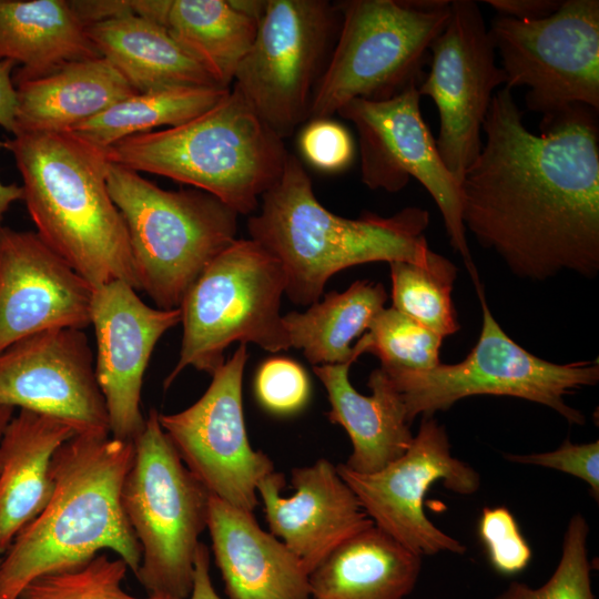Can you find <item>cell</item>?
<instances>
[{
    "label": "cell",
    "mask_w": 599,
    "mask_h": 599,
    "mask_svg": "<svg viewBox=\"0 0 599 599\" xmlns=\"http://www.w3.org/2000/svg\"><path fill=\"white\" fill-rule=\"evenodd\" d=\"M93 287L37 232L0 227V352L27 336L91 325Z\"/></svg>",
    "instance_id": "d6986e66"
},
{
    "label": "cell",
    "mask_w": 599,
    "mask_h": 599,
    "mask_svg": "<svg viewBox=\"0 0 599 599\" xmlns=\"http://www.w3.org/2000/svg\"><path fill=\"white\" fill-rule=\"evenodd\" d=\"M99 57L70 1L0 0V60L21 65L16 85Z\"/></svg>",
    "instance_id": "4316f807"
},
{
    "label": "cell",
    "mask_w": 599,
    "mask_h": 599,
    "mask_svg": "<svg viewBox=\"0 0 599 599\" xmlns=\"http://www.w3.org/2000/svg\"><path fill=\"white\" fill-rule=\"evenodd\" d=\"M4 148V141H0V149ZM22 187L17 184H3L0 181V227L4 214L9 210L10 205L17 201L22 200Z\"/></svg>",
    "instance_id": "7bdbcfd3"
},
{
    "label": "cell",
    "mask_w": 599,
    "mask_h": 599,
    "mask_svg": "<svg viewBox=\"0 0 599 599\" xmlns=\"http://www.w3.org/2000/svg\"><path fill=\"white\" fill-rule=\"evenodd\" d=\"M77 434L60 418L27 409L8 423L0 438V559L51 498L53 456Z\"/></svg>",
    "instance_id": "603a6c76"
},
{
    "label": "cell",
    "mask_w": 599,
    "mask_h": 599,
    "mask_svg": "<svg viewBox=\"0 0 599 599\" xmlns=\"http://www.w3.org/2000/svg\"><path fill=\"white\" fill-rule=\"evenodd\" d=\"M104 59L138 93L173 88H223L160 24L130 13L87 27Z\"/></svg>",
    "instance_id": "484cf974"
},
{
    "label": "cell",
    "mask_w": 599,
    "mask_h": 599,
    "mask_svg": "<svg viewBox=\"0 0 599 599\" xmlns=\"http://www.w3.org/2000/svg\"><path fill=\"white\" fill-rule=\"evenodd\" d=\"M512 90L495 92L481 149L461 182L465 230L516 275L545 281L599 271V134L595 110L573 105L524 124Z\"/></svg>",
    "instance_id": "6da1fadb"
},
{
    "label": "cell",
    "mask_w": 599,
    "mask_h": 599,
    "mask_svg": "<svg viewBox=\"0 0 599 599\" xmlns=\"http://www.w3.org/2000/svg\"><path fill=\"white\" fill-rule=\"evenodd\" d=\"M337 113L357 131L362 182L390 193L403 190L412 177L420 182L441 213L451 246L478 282L463 222L461 184L441 160L422 116L418 87L380 101L355 99Z\"/></svg>",
    "instance_id": "4fadbf2b"
},
{
    "label": "cell",
    "mask_w": 599,
    "mask_h": 599,
    "mask_svg": "<svg viewBox=\"0 0 599 599\" xmlns=\"http://www.w3.org/2000/svg\"><path fill=\"white\" fill-rule=\"evenodd\" d=\"M140 291L159 308H179L205 267L237 237L238 214L199 189L164 190L139 172L106 165Z\"/></svg>",
    "instance_id": "8992f818"
},
{
    "label": "cell",
    "mask_w": 599,
    "mask_h": 599,
    "mask_svg": "<svg viewBox=\"0 0 599 599\" xmlns=\"http://www.w3.org/2000/svg\"><path fill=\"white\" fill-rule=\"evenodd\" d=\"M128 569L121 558L100 552L80 565L37 577L16 599H173L128 593L122 588Z\"/></svg>",
    "instance_id": "d6a6232c"
},
{
    "label": "cell",
    "mask_w": 599,
    "mask_h": 599,
    "mask_svg": "<svg viewBox=\"0 0 599 599\" xmlns=\"http://www.w3.org/2000/svg\"><path fill=\"white\" fill-rule=\"evenodd\" d=\"M448 0L337 2L341 24L316 84L308 120L331 118L355 99L380 101L419 87Z\"/></svg>",
    "instance_id": "52a82bcc"
},
{
    "label": "cell",
    "mask_w": 599,
    "mask_h": 599,
    "mask_svg": "<svg viewBox=\"0 0 599 599\" xmlns=\"http://www.w3.org/2000/svg\"><path fill=\"white\" fill-rule=\"evenodd\" d=\"M17 65L11 60H0V125L12 135L17 131V88L12 70Z\"/></svg>",
    "instance_id": "60d3db41"
},
{
    "label": "cell",
    "mask_w": 599,
    "mask_h": 599,
    "mask_svg": "<svg viewBox=\"0 0 599 599\" xmlns=\"http://www.w3.org/2000/svg\"><path fill=\"white\" fill-rule=\"evenodd\" d=\"M422 556L375 525L337 546L311 573L312 599H405L415 588Z\"/></svg>",
    "instance_id": "d4e9b609"
},
{
    "label": "cell",
    "mask_w": 599,
    "mask_h": 599,
    "mask_svg": "<svg viewBox=\"0 0 599 599\" xmlns=\"http://www.w3.org/2000/svg\"><path fill=\"white\" fill-rule=\"evenodd\" d=\"M341 12L326 0H267L233 87L283 140L308 120Z\"/></svg>",
    "instance_id": "8fae6325"
},
{
    "label": "cell",
    "mask_w": 599,
    "mask_h": 599,
    "mask_svg": "<svg viewBox=\"0 0 599 599\" xmlns=\"http://www.w3.org/2000/svg\"><path fill=\"white\" fill-rule=\"evenodd\" d=\"M246 344L212 374L206 392L174 414H159L182 461L210 495L253 511L258 481L275 471L271 458L250 444L242 404Z\"/></svg>",
    "instance_id": "9a60e30c"
},
{
    "label": "cell",
    "mask_w": 599,
    "mask_h": 599,
    "mask_svg": "<svg viewBox=\"0 0 599 599\" xmlns=\"http://www.w3.org/2000/svg\"><path fill=\"white\" fill-rule=\"evenodd\" d=\"M429 67L418 92L437 106L436 145L445 165L461 184L481 149V129L495 91L506 84L477 2H450L449 18L430 45Z\"/></svg>",
    "instance_id": "2e32d148"
},
{
    "label": "cell",
    "mask_w": 599,
    "mask_h": 599,
    "mask_svg": "<svg viewBox=\"0 0 599 599\" xmlns=\"http://www.w3.org/2000/svg\"><path fill=\"white\" fill-rule=\"evenodd\" d=\"M261 200V210L248 219V233L281 263L285 294L297 305L317 302L331 276L347 267L425 264L433 254L425 237L426 210L405 207L387 217L336 215L319 203L305 167L291 153L282 176Z\"/></svg>",
    "instance_id": "3957f363"
},
{
    "label": "cell",
    "mask_w": 599,
    "mask_h": 599,
    "mask_svg": "<svg viewBox=\"0 0 599 599\" xmlns=\"http://www.w3.org/2000/svg\"><path fill=\"white\" fill-rule=\"evenodd\" d=\"M134 441L77 434L52 459L53 493L0 559V599H16L33 579L112 550L135 575L141 547L126 519L121 489Z\"/></svg>",
    "instance_id": "7a4b0ae2"
},
{
    "label": "cell",
    "mask_w": 599,
    "mask_h": 599,
    "mask_svg": "<svg viewBox=\"0 0 599 599\" xmlns=\"http://www.w3.org/2000/svg\"><path fill=\"white\" fill-rule=\"evenodd\" d=\"M388 264L392 307L443 337L459 329L451 297L457 268L448 258L433 252L425 264Z\"/></svg>",
    "instance_id": "4dcf8cb0"
},
{
    "label": "cell",
    "mask_w": 599,
    "mask_h": 599,
    "mask_svg": "<svg viewBox=\"0 0 599 599\" xmlns=\"http://www.w3.org/2000/svg\"><path fill=\"white\" fill-rule=\"evenodd\" d=\"M336 469L373 524L410 551L422 557L465 552L461 542L427 518L424 499L437 481L458 495H471L479 489L480 476L451 455L445 427L433 416H423L406 453L382 470L359 474L344 464Z\"/></svg>",
    "instance_id": "5bb4252c"
},
{
    "label": "cell",
    "mask_w": 599,
    "mask_h": 599,
    "mask_svg": "<svg viewBox=\"0 0 599 599\" xmlns=\"http://www.w3.org/2000/svg\"><path fill=\"white\" fill-rule=\"evenodd\" d=\"M152 21L162 26L223 88L253 43L257 19L229 0H155Z\"/></svg>",
    "instance_id": "83f0119b"
},
{
    "label": "cell",
    "mask_w": 599,
    "mask_h": 599,
    "mask_svg": "<svg viewBox=\"0 0 599 599\" xmlns=\"http://www.w3.org/2000/svg\"><path fill=\"white\" fill-rule=\"evenodd\" d=\"M180 323V308L146 305L125 281L93 288L94 369L112 437L134 441L142 433L141 390L149 361L159 339Z\"/></svg>",
    "instance_id": "ac0fdd59"
},
{
    "label": "cell",
    "mask_w": 599,
    "mask_h": 599,
    "mask_svg": "<svg viewBox=\"0 0 599 599\" xmlns=\"http://www.w3.org/2000/svg\"><path fill=\"white\" fill-rule=\"evenodd\" d=\"M351 363L315 365V375L324 385L331 423L341 425L352 441V453L344 464L359 474L382 470L409 448L414 435L403 399L387 374L379 367L372 372V395L359 394L351 384Z\"/></svg>",
    "instance_id": "7402d4cb"
},
{
    "label": "cell",
    "mask_w": 599,
    "mask_h": 599,
    "mask_svg": "<svg viewBox=\"0 0 599 599\" xmlns=\"http://www.w3.org/2000/svg\"><path fill=\"white\" fill-rule=\"evenodd\" d=\"M588 534L587 520L581 514H575L565 532L559 564L548 581L536 589L514 581L496 599H595L587 549Z\"/></svg>",
    "instance_id": "836d02e7"
},
{
    "label": "cell",
    "mask_w": 599,
    "mask_h": 599,
    "mask_svg": "<svg viewBox=\"0 0 599 599\" xmlns=\"http://www.w3.org/2000/svg\"><path fill=\"white\" fill-rule=\"evenodd\" d=\"M22 177L38 235L97 288L139 282L124 220L106 184L104 148L71 131L17 133L4 141Z\"/></svg>",
    "instance_id": "277c9868"
},
{
    "label": "cell",
    "mask_w": 599,
    "mask_h": 599,
    "mask_svg": "<svg viewBox=\"0 0 599 599\" xmlns=\"http://www.w3.org/2000/svg\"><path fill=\"white\" fill-rule=\"evenodd\" d=\"M291 483L295 494L282 497L285 477L273 471L256 490L271 534L282 538L308 573L343 541L374 525L329 460L294 468Z\"/></svg>",
    "instance_id": "ffe728a7"
},
{
    "label": "cell",
    "mask_w": 599,
    "mask_h": 599,
    "mask_svg": "<svg viewBox=\"0 0 599 599\" xmlns=\"http://www.w3.org/2000/svg\"><path fill=\"white\" fill-rule=\"evenodd\" d=\"M509 461L537 465L572 475L590 487L593 498L599 499V441L573 444L566 439L562 445L546 453L529 455L506 454Z\"/></svg>",
    "instance_id": "74e56055"
},
{
    "label": "cell",
    "mask_w": 599,
    "mask_h": 599,
    "mask_svg": "<svg viewBox=\"0 0 599 599\" xmlns=\"http://www.w3.org/2000/svg\"><path fill=\"white\" fill-rule=\"evenodd\" d=\"M206 528L230 599H312L301 560L253 511L210 495Z\"/></svg>",
    "instance_id": "44dd1931"
},
{
    "label": "cell",
    "mask_w": 599,
    "mask_h": 599,
    "mask_svg": "<svg viewBox=\"0 0 599 599\" xmlns=\"http://www.w3.org/2000/svg\"><path fill=\"white\" fill-rule=\"evenodd\" d=\"M70 4L87 27L133 13L132 0H77L70 1Z\"/></svg>",
    "instance_id": "ab89813d"
},
{
    "label": "cell",
    "mask_w": 599,
    "mask_h": 599,
    "mask_svg": "<svg viewBox=\"0 0 599 599\" xmlns=\"http://www.w3.org/2000/svg\"><path fill=\"white\" fill-rule=\"evenodd\" d=\"M0 406L60 418L78 434L110 435L93 354L83 329L44 331L2 349Z\"/></svg>",
    "instance_id": "e0dca14e"
},
{
    "label": "cell",
    "mask_w": 599,
    "mask_h": 599,
    "mask_svg": "<svg viewBox=\"0 0 599 599\" xmlns=\"http://www.w3.org/2000/svg\"><path fill=\"white\" fill-rule=\"evenodd\" d=\"M478 537L496 571L515 575L531 560L532 552L507 507H485L478 520Z\"/></svg>",
    "instance_id": "e575fe53"
},
{
    "label": "cell",
    "mask_w": 599,
    "mask_h": 599,
    "mask_svg": "<svg viewBox=\"0 0 599 599\" xmlns=\"http://www.w3.org/2000/svg\"><path fill=\"white\" fill-rule=\"evenodd\" d=\"M386 300L384 285L368 280L356 281L342 293L329 292L305 312L283 316L290 346L301 349L314 366L353 364L359 355L351 344L368 329Z\"/></svg>",
    "instance_id": "f1b7e54d"
},
{
    "label": "cell",
    "mask_w": 599,
    "mask_h": 599,
    "mask_svg": "<svg viewBox=\"0 0 599 599\" xmlns=\"http://www.w3.org/2000/svg\"><path fill=\"white\" fill-rule=\"evenodd\" d=\"M187 599H221L213 587L210 576V552L202 542H200L196 551L193 585Z\"/></svg>",
    "instance_id": "b9f144b4"
},
{
    "label": "cell",
    "mask_w": 599,
    "mask_h": 599,
    "mask_svg": "<svg viewBox=\"0 0 599 599\" xmlns=\"http://www.w3.org/2000/svg\"><path fill=\"white\" fill-rule=\"evenodd\" d=\"M16 88L14 134L70 131L138 93L103 57L67 63L47 75L20 82Z\"/></svg>",
    "instance_id": "cb8c5ba5"
},
{
    "label": "cell",
    "mask_w": 599,
    "mask_h": 599,
    "mask_svg": "<svg viewBox=\"0 0 599 599\" xmlns=\"http://www.w3.org/2000/svg\"><path fill=\"white\" fill-rule=\"evenodd\" d=\"M104 151L112 164L207 192L238 215L258 209L290 155L284 140L232 88L183 124L128 136Z\"/></svg>",
    "instance_id": "5b68a950"
},
{
    "label": "cell",
    "mask_w": 599,
    "mask_h": 599,
    "mask_svg": "<svg viewBox=\"0 0 599 599\" xmlns=\"http://www.w3.org/2000/svg\"><path fill=\"white\" fill-rule=\"evenodd\" d=\"M483 311L479 338L457 364L419 372L388 374L405 405L408 422L433 416L456 402L476 395L510 396L552 408L570 424L583 425L585 416L564 397L599 380V362L556 364L539 358L512 341L494 318L480 283H476Z\"/></svg>",
    "instance_id": "30bf717a"
},
{
    "label": "cell",
    "mask_w": 599,
    "mask_h": 599,
    "mask_svg": "<svg viewBox=\"0 0 599 599\" xmlns=\"http://www.w3.org/2000/svg\"><path fill=\"white\" fill-rule=\"evenodd\" d=\"M14 408L9 406H0V438L4 428L13 416Z\"/></svg>",
    "instance_id": "ee69618b"
},
{
    "label": "cell",
    "mask_w": 599,
    "mask_h": 599,
    "mask_svg": "<svg viewBox=\"0 0 599 599\" xmlns=\"http://www.w3.org/2000/svg\"><path fill=\"white\" fill-rule=\"evenodd\" d=\"M443 336L394 307L383 308L355 344L361 356L370 353L388 374L432 369L440 364Z\"/></svg>",
    "instance_id": "1f68e13d"
},
{
    "label": "cell",
    "mask_w": 599,
    "mask_h": 599,
    "mask_svg": "<svg viewBox=\"0 0 599 599\" xmlns=\"http://www.w3.org/2000/svg\"><path fill=\"white\" fill-rule=\"evenodd\" d=\"M564 0H486L499 16L532 21L555 13Z\"/></svg>",
    "instance_id": "f35d334b"
},
{
    "label": "cell",
    "mask_w": 599,
    "mask_h": 599,
    "mask_svg": "<svg viewBox=\"0 0 599 599\" xmlns=\"http://www.w3.org/2000/svg\"><path fill=\"white\" fill-rule=\"evenodd\" d=\"M489 32L505 87L528 89L527 106L542 120L573 106L599 109V1L564 0L532 21L498 16Z\"/></svg>",
    "instance_id": "7c38bea8"
},
{
    "label": "cell",
    "mask_w": 599,
    "mask_h": 599,
    "mask_svg": "<svg viewBox=\"0 0 599 599\" xmlns=\"http://www.w3.org/2000/svg\"><path fill=\"white\" fill-rule=\"evenodd\" d=\"M261 404L272 413L291 414L300 410L309 397V380L304 368L285 357L264 362L255 378Z\"/></svg>",
    "instance_id": "d590c367"
},
{
    "label": "cell",
    "mask_w": 599,
    "mask_h": 599,
    "mask_svg": "<svg viewBox=\"0 0 599 599\" xmlns=\"http://www.w3.org/2000/svg\"><path fill=\"white\" fill-rule=\"evenodd\" d=\"M285 290L281 263L252 238H236L205 267L179 307L180 357L164 388L189 366L212 375L234 342L272 353L291 348L280 313Z\"/></svg>",
    "instance_id": "9c48e42d"
},
{
    "label": "cell",
    "mask_w": 599,
    "mask_h": 599,
    "mask_svg": "<svg viewBox=\"0 0 599 599\" xmlns=\"http://www.w3.org/2000/svg\"><path fill=\"white\" fill-rule=\"evenodd\" d=\"M230 90L173 88L135 93L70 131L105 149L134 134L183 124L213 108Z\"/></svg>",
    "instance_id": "f546056e"
},
{
    "label": "cell",
    "mask_w": 599,
    "mask_h": 599,
    "mask_svg": "<svg viewBox=\"0 0 599 599\" xmlns=\"http://www.w3.org/2000/svg\"><path fill=\"white\" fill-rule=\"evenodd\" d=\"M300 149L307 162L325 172L346 169L355 152L349 132L329 118L308 121L300 135Z\"/></svg>",
    "instance_id": "8d00e7d4"
},
{
    "label": "cell",
    "mask_w": 599,
    "mask_h": 599,
    "mask_svg": "<svg viewBox=\"0 0 599 599\" xmlns=\"http://www.w3.org/2000/svg\"><path fill=\"white\" fill-rule=\"evenodd\" d=\"M210 493L193 476L151 408L121 489V504L141 547L136 579L148 595L187 599Z\"/></svg>",
    "instance_id": "ba28073f"
}]
</instances>
